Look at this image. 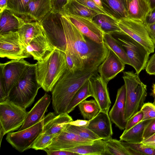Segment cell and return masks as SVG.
<instances>
[{"label": "cell", "instance_id": "obj_9", "mask_svg": "<svg viewBox=\"0 0 155 155\" xmlns=\"http://www.w3.org/2000/svg\"><path fill=\"white\" fill-rule=\"evenodd\" d=\"M118 25L123 35H127L140 43L150 54L154 52L155 45L151 39L144 23L128 18H125L119 20Z\"/></svg>", "mask_w": 155, "mask_h": 155}, {"label": "cell", "instance_id": "obj_36", "mask_svg": "<svg viewBox=\"0 0 155 155\" xmlns=\"http://www.w3.org/2000/svg\"><path fill=\"white\" fill-rule=\"evenodd\" d=\"M132 155H155V149L145 146L141 143H133L121 141Z\"/></svg>", "mask_w": 155, "mask_h": 155}, {"label": "cell", "instance_id": "obj_44", "mask_svg": "<svg viewBox=\"0 0 155 155\" xmlns=\"http://www.w3.org/2000/svg\"><path fill=\"white\" fill-rule=\"evenodd\" d=\"M145 69L146 72L149 75H155V53L148 60Z\"/></svg>", "mask_w": 155, "mask_h": 155}, {"label": "cell", "instance_id": "obj_47", "mask_svg": "<svg viewBox=\"0 0 155 155\" xmlns=\"http://www.w3.org/2000/svg\"><path fill=\"white\" fill-rule=\"evenodd\" d=\"M149 35L155 45V22L146 25Z\"/></svg>", "mask_w": 155, "mask_h": 155}, {"label": "cell", "instance_id": "obj_12", "mask_svg": "<svg viewBox=\"0 0 155 155\" xmlns=\"http://www.w3.org/2000/svg\"><path fill=\"white\" fill-rule=\"evenodd\" d=\"M29 64L24 58L12 60L4 63H0V85L3 88L7 97Z\"/></svg>", "mask_w": 155, "mask_h": 155}, {"label": "cell", "instance_id": "obj_41", "mask_svg": "<svg viewBox=\"0 0 155 155\" xmlns=\"http://www.w3.org/2000/svg\"><path fill=\"white\" fill-rule=\"evenodd\" d=\"M77 0L83 5L95 11L98 14H104L109 16L113 17L105 10H103L99 7L94 2L93 0Z\"/></svg>", "mask_w": 155, "mask_h": 155}, {"label": "cell", "instance_id": "obj_5", "mask_svg": "<svg viewBox=\"0 0 155 155\" xmlns=\"http://www.w3.org/2000/svg\"><path fill=\"white\" fill-rule=\"evenodd\" d=\"M139 74L132 71L123 72L122 78L126 88L125 116L127 121L140 110L147 96V85Z\"/></svg>", "mask_w": 155, "mask_h": 155}, {"label": "cell", "instance_id": "obj_19", "mask_svg": "<svg viewBox=\"0 0 155 155\" xmlns=\"http://www.w3.org/2000/svg\"><path fill=\"white\" fill-rule=\"evenodd\" d=\"M111 121L108 114L100 111L89 121L87 127L104 140L112 138L113 131Z\"/></svg>", "mask_w": 155, "mask_h": 155}, {"label": "cell", "instance_id": "obj_54", "mask_svg": "<svg viewBox=\"0 0 155 155\" xmlns=\"http://www.w3.org/2000/svg\"><path fill=\"white\" fill-rule=\"evenodd\" d=\"M152 94L155 97V83L153 85Z\"/></svg>", "mask_w": 155, "mask_h": 155}, {"label": "cell", "instance_id": "obj_26", "mask_svg": "<svg viewBox=\"0 0 155 155\" xmlns=\"http://www.w3.org/2000/svg\"><path fill=\"white\" fill-rule=\"evenodd\" d=\"M63 150L77 153L79 155H108L104 141L101 139L94 140L89 144Z\"/></svg>", "mask_w": 155, "mask_h": 155}, {"label": "cell", "instance_id": "obj_29", "mask_svg": "<svg viewBox=\"0 0 155 155\" xmlns=\"http://www.w3.org/2000/svg\"><path fill=\"white\" fill-rule=\"evenodd\" d=\"M93 19L104 33L112 35H123L118 25L119 20L103 14L97 15Z\"/></svg>", "mask_w": 155, "mask_h": 155}, {"label": "cell", "instance_id": "obj_56", "mask_svg": "<svg viewBox=\"0 0 155 155\" xmlns=\"http://www.w3.org/2000/svg\"><path fill=\"white\" fill-rule=\"evenodd\" d=\"M153 104L155 106V98L154 99V101H153Z\"/></svg>", "mask_w": 155, "mask_h": 155}, {"label": "cell", "instance_id": "obj_49", "mask_svg": "<svg viewBox=\"0 0 155 155\" xmlns=\"http://www.w3.org/2000/svg\"><path fill=\"white\" fill-rule=\"evenodd\" d=\"M89 121L85 120L78 119L75 121H72L70 124L77 126L87 127L89 123Z\"/></svg>", "mask_w": 155, "mask_h": 155}, {"label": "cell", "instance_id": "obj_34", "mask_svg": "<svg viewBox=\"0 0 155 155\" xmlns=\"http://www.w3.org/2000/svg\"><path fill=\"white\" fill-rule=\"evenodd\" d=\"M31 0H8L7 8L15 15L28 22L26 8Z\"/></svg>", "mask_w": 155, "mask_h": 155}, {"label": "cell", "instance_id": "obj_37", "mask_svg": "<svg viewBox=\"0 0 155 155\" xmlns=\"http://www.w3.org/2000/svg\"><path fill=\"white\" fill-rule=\"evenodd\" d=\"M67 129L85 139L93 140L101 139L87 127H79L69 123L66 127Z\"/></svg>", "mask_w": 155, "mask_h": 155}, {"label": "cell", "instance_id": "obj_3", "mask_svg": "<svg viewBox=\"0 0 155 155\" xmlns=\"http://www.w3.org/2000/svg\"><path fill=\"white\" fill-rule=\"evenodd\" d=\"M67 68L65 52L55 48L43 60L35 64L37 82L46 92L51 91Z\"/></svg>", "mask_w": 155, "mask_h": 155}, {"label": "cell", "instance_id": "obj_10", "mask_svg": "<svg viewBox=\"0 0 155 155\" xmlns=\"http://www.w3.org/2000/svg\"><path fill=\"white\" fill-rule=\"evenodd\" d=\"M18 31L0 35V57L18 60L30 57Z\"/></svg>", "mask_w": 155, "mask_h": 155}, {"label": "cell", "instance_id": "obj_2", "mask_svg": "<svg viewBox=\"0 0 155 155\" xmlns=\"http://www.w3.org/2000/svg\"><path fill=\"white\" fill-rule=\"evenodd\" d=\"M104 60L87 65L74 73L67 69L51 91L52 106L56 114L66 113L75 93L89 78L98 73V67Z\"/></svg>", "mask_w": 155, "mask_h": 155}, {"label": "cell", "instance_id": "obj_4", "mask_svg": "<svg viewBox=\"0 0 155 155\" xmlns=\"http://www.w3.org/2000/svg\"><path fill=\"white\" fill-rule=\"evenodd\" d=\"M40 87L36 79L35 64L30 63L9 92L6 100L26 109L33 103Z\"/></svg>", "mask_w": 155, "mask_h": 155}, {"label": "cell", "instance_id": "obj_52", "mask_svg": "<svg viewBox=\"0 0 155 155\" xmlns=\"http://www.w3.org/2000/svg\"><path fill=\"white\" fill-rule=\"evenodd\" d=\"M96 4L100 8L105 10L104 9L101 0H93Z\"/></svg>", "mask_w": 155, "mask_h": 155}, {"label": "cell", "instance_id": "obj_17", "mask_svg": "<svg viewBox=\"0 0 155 155\" xmlns=\"http://www.w3.org/2000/svg\"><path fill=\"white\" fill-rule=\"evenodd\" d=\"M125 101L126 88L124 84L118 90L115 101L108 114L111 121L121 130H124L127 123Z\"/></svg>", "mask_w": 155, "mask_h": 155}, {"label": "cell", "instance_id": "obj_46", "mask_svg": "<svg viewBox=\"0 0 155 155\" xmlns=\"http://www.w3.org/2000/svg\"><path fill=\"white\" fill-rule=\"evenodd\" d=\"M141 143L145 146L155 149V134L143 140Z\"/></svg>", "mask_w": 155, "mask_h": 155}, {"label": "cell", "instance_id": "obj_13", "mask_svg": "<svg viewBox=\"0 0 155 155\" xmlns=\"http://www.w3.org/2000/svg\"><path fill=\"white\" fill-rule=\"evenodd\" d=\"M65 16L86 37L99 45L104 44L105 33L93 19L76 15Z\"/></svg>", "mask_w": 155, "mask_h": 155}, {"label": "cell", "instance_id": "obj_1", "mask_svg": "<svg viewBox=\"0 0 155 155\" xmlns=\"http://www.w3.org/2000/svg\"><path fill=\"white\" fill-rule=\"evenodd\" d=\"M61 19L67 42L65 52L73 57L78 70L105 58L108 49L104 43L99 45L86 37L61 13Z\"/></svg>", "mask_w": 155, "mask_h": 155}, {"label": "cell", "instance_id": "obj_40", "mask_svg": "<svg viewBox=\"0 0 155 155\" xmlns=\"http://www.w3.org/2000/svg\"><path fill=\"white\" fill-rule=\"evenodd\" d=\"M143 114L140 110L132 116L127 121L124 131H126L137 124L142 121Z\"/></svg>", "mask_w": 155, "mask_h": 155}, {"label": "cell", "instance_id": "obj_48", "mask_svg": "<svg viewBox=\"0 0 155 155\" xmlns=\"http://www.w3.org/2000/svg\"><path fill=\"white\" fill-rule=\"evenodd\" d=\"M155 22V7L151 9L146 18L145 25L150 24Z\"/></svg>", "mask_w": 155, "mask_h": 155}, {"label": "cell", "instance_id": "obj_45", "mask_svg": "<svg viewBox=\"0 0 155 155\" xmlns=\"http://www.w3.org/2000/svg\"><path fill=\"white\" fill-rule=\"evenodd\" d=\"M43 150L48 155H79L77 153L63 150H51L45 148Z\"/></svg>", "mask_w": 155, "mask_h": 155}, {"label": "cell", "instance_id": "obj_42", "mask_svg": "<svg viewBox=\"0 0 155 155\" xmlns=\"http://www.w3.org/2000/svg\"><path fill=\"white\" fill-rule=\"evenodd\" d=\"M155 134V118L152 119L145 127L143 135V140Z\"/></svg>", "mask_w": 155, "mask_h": 155}, {"label": "cell", "instance_id": "obj_15", "mask_svg": "<svg viewBox=\"0 0 155 155\" xmlns=\"http://www.w3.org/2000/svg\"><path fill=\"white\" fill-rule=\"evenodd\" d=\"M94 140L83 138L65 128L52 139L46 148L60 150L72 148L91 143Z\"/></svg>", "mask_w": 155, "mask_h": 155}, {"label": "cell", "instance_id": "obj_23", "mask_svg": "<svg viewBox=\"0 0 155 155\" xmlns=\"http://www.w3.org/2000/svg\"><path fill=\"white\" fill-rule=\"evenodd\" d=\"M151 10L147 0H132L127 6V18L144 24Z\"/></svg>", "mask_w": 155, "mask_h": 155}, {"label": "cell", "instance_id": "obj_27", "mask_svg": "<svg viewBox=\"0 0 155 155\" xmlns=\"http://www.w3.org/2000/svg\"><path fill=\"white\" fill-rule=\"evenodd\" d=\"M61 13L65 16L76 15L92 19L98 14L77 0H69L64 6L63 11Z\"/></svg>", "mask_w": 155, "mask_h": 155}, {"label": "cell", "instance_id": "obj_33", "mask_svg": "<svg viewBox=\"0 0 155 155\" xmlns=\"http://www.w3.org/2000/svg\"><path fill=\"white\" fill-rule=\"evenodd\" d=\"M92 95L88 79L78 90L71 101L67 109L66 113L69 114L82 101Z\"/></svg>", "mask_w": 155, "mask_h": 155}, {"label": "cell", "instance_id": "obj_32", "mask_svg": "<svg viewBox=\"0 0 155 155\" xmlns=\"http://www.w3.org/2000/svg\"><path fill=\"white\" fill-rule=\"evenodd\" d=\"M78 106L81 114L85 120H91L100 111L99 106L95 99L84 100Z\"/></svg>", "mask_w": 155, "mask_h": 155}, {"label": "cell", "instance_id": "obj_43", "mask_svg": "<svg viewBox=\"0 0 155 155\" xmlns=\"http://www.w3.org/2000/svg\"><path fill=\"white\" fill-rule=\"evenodd\" d=\"M69 0H51L52 11L56 12H61L64 6Z\"/></svg>", "mask_w": 155, "mask_h": 155}, {"label": "cell", "instance_id": "obj_50", "mask_svg": "<svg viewBox=\"0 0 155 155\" xmlns=\"http://www.w3.org/2000/svg\"><path fill=\"white\" fill-rule=\"evenodd\" d=\"M8 0H0V12L7 8Z\"/></svg>", "mask_w": 155, "mask_h": 155}, {"label": "cell", "instance_id": "obj_14", "mask_svg": "<svg viewBox=\"0 0 155 155\" xmlns=\"http://www.w3.org/2000/svg\"><path fill=\"white\" fill-rule=\"evenodd\" d=\"M98 72L88 79L92 97L96 101L100 109V111L108 114L111 104L107 84Z\"/></svg>", "mask_w": 155, "mask_h": 155}, {"label": "cell", "instance_id": "obj_18", "mask_svg": "<svg viewBox=\"0 0 155 155\" xmlns=\"http://www.w3.org/2000/svg\"><path fill=\"white\" fill-rule=\"evenodd\" d=\"M73 121L71 117L67 113L56 116L54 113L49 112L44 118L42 132L56 136Z\"/></svg>", "mask_w": 155, "mask_h": 155}, {"label": "cell", "instance_id": "obj_22", "mask_svg": "<svg viewBox=\"0 0 155 155\" xmlns=\"http://www.w3.org/2000/svg\"><path fill=\"white\" fill-rule=\"evenodd\" d=\"M52 10L51 0H31L26 8L28 22H41Z\"/></svg>", "mask_w": 155, "mask_h": 155}, {"label": "cell", "instance_id": "obj_39", "mask_svg": "<svg viewBox=\"0 0 155 155\" xmlns=\"http://www.w3.org/2000/svg\"><path fill=\"white\" fill-rule=\"evenodd\" d=\"M143 114L142 121L155 118V106L151 103H147L143 104L140 110Z\"/></svg>", "mask_w": 155, "mask_h": 155}, {"label": "cell", "instance_id": "obj_21", "mask_svg": "<svg viewBox=\"0 0 155 155\" xmlns=\"http://www.w3.org/2000/svg\"><path fill=\"white\" fill-rule=\"evenodd\" d=\"M54 48L44 33L33 38L26 47L28 52L38 62L43 60Z\"/></svg>", "mask_w": 155, "mask_h": 155}, {"label": "cell", "instance_id": "obj_24", "mask_svg": "<svg viewBox=\"0 0 155 155\" xmlns=\"http://www.w3.org/2000/svg\"><path fill=\"white\" fill-rule=\"evenodd\" d=\"M24 21L9 9H5L0 12V35L18 31Z\"/></svg>", "mask_w": 155, "mask_h": 155}, {"label": "cell", "instance_id": "obj_38", "mask_svg": "<svg viewBox=\"0 0 155 155\" xmlns=\"http://www.w3.org/2000/svg\"><path fill=\"white\" fill-rule=\"evenodd\" d=\"M55 136L42 132L32 145L30 148L36 150H43L50 144L52 139Z\"/></svg>", "mask_w": 155, "mask_h": 155}, {"label": "cell", "instance_id": "obj_51", "mask_svg": "<svg viewBox=\"0 0 155 155\" xmlns=\"http://www.w3.org/2000/svg\"><path fill=\"white\" fill-rule=\"evenodd\" d=\"M0 146H1V144L2 143V138L4 136L5 134V131L4 130L2 127V125L0 124Z\"/></svg>", "mask_w": 155, "mask_h": 155}, {"label": "cell", "instance_id": "obj_7", "mask_svg": "<svg viewBox=\"0 0 155 155\" xmlns=\"http://www.w3.org/2000/svg\"><path fill=\"white\" fill-rule=\"evenodd\" d=\"M120 35L122 36L117 39L125 50L130 65L139 74L145 68L150 54L143 46L130 37Z\"/></svg>", "mask_w": 155, "mask_h": 155}, {"label": "cell", "instance_id": "obj_28", "mask_svg": "<svg viewBox=\"0 0 155 155\" xmlns=\"http://www.w3.org/2000/svg\"><path fill=\"white\" fill-rule=\"evenodd\" d=\"M104 10L113 17L120 20L127 18L126 0H101Z\"/></svg>", "mask_w": 155, "mask_h": 155}, {"label": "cell", "instance_id": "obj_25", "mask_svg": "<svg viewBox=\"0 0 155 155\" xmlns=\"http://www.w3.org/2000/svg\"><path fill=\"white\" fill-rule=\"evenodd\" d=\"M18 31L23 44L26 48L33 38L43 34L41 22L36 21L24 22Z\"/></svg>", "mask_w": 155, "mask_h": 155}, {"label": "cell", "instance_id": "obj_16", "mask_svg": "<svg viewBox=\"0 0 155 155\" xmlns=\"http://www.w3.org/2000/svg\"><path fill=\"white\" fill-rule=\"evenodd\" d=\"M108 49L107 56L98 69V72L107 84L123 71L125 64L114 52Z\"/></svg>", "mask_w": 155, "mask_h": 155}, {"label": "cell", "instance_id": "obj_11", "mask_svg": "<svg viewBox=\"0 0 155 155\" xmlns=\"http://www.w3.org/2000/svg\"><path fill=\"white\" fill-rule=\"evenodd\" d=\"M44 117L37 124L27 129L8 133L6 138L7 141L14 148L21 152L30 148L43 132Z\"/></svg>", "mask_w": 155, "mask_h": 155}, {"label": "cell", "instance_id": "obj_53", "mask_svg": "<svg viewBox=\"0 0 155 155\" xmlns=\"http://www.w3.org/2000/svg\"><path fill=\"white\" fill-rule=\"evenodd\" d=\"M151 9L155 7V0H147Z\"/></svg>", "mask_w": 155, "mask_h": 155}, {"label": "cell", "instance_id": "obj_55", "mask_svg": "<svg viewBox=\"0 0 155 155\" xmlns=\"http://www.w3.org/2000/svg\"><path fill=\"white\" fill-rule=\"evenodd\" d=\"M126 0V3H127V8L128 5L129 3L132 0Z\"/></svg>", "mask_w": 155, "mask_h": 155}, {"label": "cell", "instance_id": "obj_30", "mask_svg": "<svg viewBox=\"0 0 155 155\" xmlns=\"http://www.w3.org/2000/svg\"><path fill=\"white\" fill-rule=\"evenodd\" d=\"M151 119L141 121L128 130L124 131L120 137V140L131 143H141L143 140L145 128Z\"/></svg>", "mask_w": 155, "mask_h": 155}, {"label": "cell", "instance_id": "obj_6", "mask_svg": "<svg viewBox=\"0 0 155 155\" xmlns=\"http://www.w3.org/2000/svg\"><path fill=\"white\" fill-rule=\"evenodd\" d=\"M43 33L54 47L65 52L67 42L61 12L52 10L41 22Z\"/></svg>", "mask_w": 155, "mask_h": 155}, {"label": "cell", "instance_id": "obj_8", "mask_svg": "<svg viewBox=\"0 0 155 155\" xmlns=\"http://www.w3.org/2000/svg\"><path fill=\"white\" fill-rule=\"evenodd\" d=\"M27 112L25 109L6 100L0 103V122L6 134L16 130L23 124Z\"/></svg>", "mask_w": 155, "mask_h": 155}, {"label": "cell", "instance_id": "obj_20", "mask_svg": "<svg viewBox=\"0 0 155 155\" xmlns=\"http://www.w3.org/2000/svg\"><path fill=\"white\" fill-rule=\"evenodd\" d=\"M51 101L50 95L46 93L27 112L25 121L18 131L27 129L40 121L45 117Z\"/></svg>", "mask_w": 155, "mask_h": 155}, {"label": "cell", "instance_id": "obj_35", "mask_svg": "<svg viewBox=\"0 0 155 155\" xmlns=\"http://www.w3.org/2000/svg\"><path fill=\"white\" fill-rule=\"evenodd\" d=\"M104 140L107 146L108 155H132L121 140L112 138Z\"/></svg>", "mask_w": 155, "mask_h": 155}, {"label": "cell", "instance_id": "obj_31", "mask_svg": "<svg viewBox=\"0 0 155 155\" xmlns=\"http://www.w3.org/2000/svg\"><path fill=\"white\" fill-rule=\"evenodd\" d=\"M104 41L107 48L111 50L126 64L130 65V63L123 48L112 34L104 33Z\"/></svg>", "mask_w": 155, "mask_h": 155}]
</instances>
